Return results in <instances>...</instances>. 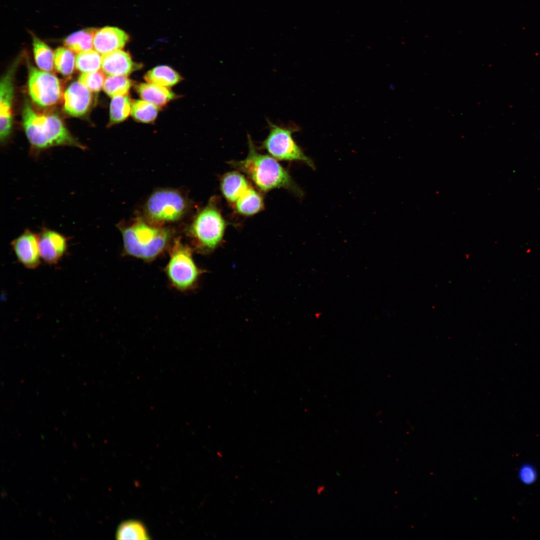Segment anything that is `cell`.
I'll use <instances>...</instances> for the list:
<instances>
[{"instance_id": "cell-1", "label": "cell", "mask_w": 540, "mask_h": 540, "mask_svg": "<svg viewBox=\"0 0 540 540\" xmlns=\"http://www.w3.org/2000/svg\"><path fill=\"white\" fill-rule=\"evenodd\" d=\"M22 118L24 132L31 146V154L35 158L42 151L56 146L86 149L70 134L58 116L38 112L27 100L24 104Z\"/></svg>"}, {"instance_id": "cell-2", "label": "cell", "mask_w": 540, "mask_h": 540, "mask_svg": "<svg viewBox=\"0 0 540 540\" xmlns=\"http://www.w3.org/2000/svg\"><path fill=\"white\" fill-rule=\"evenodd\" d=\"M248 151L242 160H232L230 164L246 174L261 190L266 192L284 188L301 196L302 192L293 180L289 172L268 154L258 152L250 135L248 136Z\"/></svg>"}, {"instance_id": "cell-3", "label": "cell", "mask_w": 540, "mask_h": 540, "mask_svg": "<svg viewBox=\"0 0 540 540\" xmlns=\"http://www.w3.org/2000/svg\"><path fill=\"white\" fill-rule=\"evenodd\" d=\"M124 253L142 260H154L165 249L171 238L166 228L138 220L132 225L120 227Z\"/></svg>"}, {"instance_id": "cell-4", "label": "cell", "mask_w": 540, "mask_h": 540, "mask_svg": "<svg viewBox=\"0 0 540 540\" xmlns=\"http://www.w3.org/2000/svg\"><path fill=\"white\" fill-rule=\"evenodd\" d=\"M226 222L218 205L212 198L196 214L188 232L196 250L203 254L212 252L221 243Z\"/></svg>"}, {"instance_id": "cell-5", "label": "cell", "mask_w": 540, "mask_h": 540, "mask_svg": "<svg viewBox=\"0 0 540 540\" xmlns=\"http://www.w3.org/2000/svg\"><path fill=\"white\" fill-rule=\"evenodd\" d=\"M268 124L269 132L262 143V148L276 160L302 162L314 168L312 160L304 154L293 138V133L300 130L297 125H278L270 120H268Z\"/></svg>"}, {"instance_id": "cell-6", "label": "cell", "mask_w": 540, "mask_h": 540, "mask_svg": "<svg viewBox=\"0 0 540 540\" xmlns=\"http://www.w3.org/2000/svg\"><path fill=\"white\" fill-rule=\"evenodd\" d=\"M202 272L193 259L192 248L180 240H176L166 268V276L172 286L182 291L190 290L196 284Z\"/></svg>"}, {"instance_id": "cell-7", "label": "cell", "mask_w": 540, "mask_h": 540, "mask_svg": "<svg viewBox=\"0 0 540 540\" xmlns=\"http://www.w3.org/2000/svg\"><path fill=\"white\" fill-rule=\"evenodd\" d=\"M186 209L187 202L184 196L172 189H161L154 192L144 206L148 218L156 223L178 220Z\"/></svg>"}, {"instance_id": "cell-8", "label": "cell", "mask_w": 540, "mask_h": 540, "mask_svg": "<svg viewBox=\"0 0 540 540\" xmlns=\"http://www.w3.org/2000/svg\"><path fill=\"white\" fill-rule=\"evenodd\" d=\"M28 90L32 100L42 107L54 106L62 96V88L54 74L40 70L28 63Z\"/></svg>"}, {"instance_id": "cell-9", "label": "cell", "mask_w": 540, "mask_h": 540, "mask_svg": "<svg viewBox=\"0 0 540 540\" xmlns=\"http://www.w3.org/2000/svg\"><path fill=\"white\" fill-rule=\"evenodd\" d=\"M20 58L14 62L3 76L0 84V140L4 143L11 132L14 98L13 78Z\"/></svg>"}, {"instance_id": "cell-10", "label": "cell", "mask_w": 540, "mask_h": 540, "mask_svg": "<svg viewBox=\"0 0 540 540\" xmlns=\"http://www.w3.org/2000/svg\"><path fill=\"white\" fill-rule=\"evenodd\" d=\"M12 250L18 260L28 269H34L40 264L37 234L26 229L11 242Z\"/></svg>"}, {"instance_id": "cell-11", "label": "cell", "mask_w": 540, "mask_h": 540, "mask_svg": "<svg viewBox=\"0 0 540 540\" xmlns=\"http://www.w3.org/2000/svg\"><path fill=\"white\" fill-rule=\"evenodd\" d=\"M37 235L42 259L50 264H57L67 251L66 238L46 227L42 228Z\"/></svg>"}, {"instance_id": "cell-12", "label": "cell", "mask_w": 540, "mask_h": 540, "mask_svg": "<svg viewBox=\"0 0 540 540\" xmlns=\"http://www.w3.org/2000/svg\"><path fill=\"white\" fill-rule=\"evenodd\" d=\"M92 100L90 92L80 82H75L64 92L63 108L71 116H80L88 110Z\"/></svg>"}, {"instance_id": "cell-13", "label": "cell", "mask_w": 540, "mask_h": 540, "mask_svg": "<svg viewBox=\"0 0 540 540\" xmlns=\"http://www.w3.org/2000/svg\"><path fill=\"white\" fill-rule=\"evenodd\" d=\"M128 39L127 34L114 26L96 30L94 37V48L102 54L122 48Z\"/></svg>"}, {"instance_id": "cell-14", "label": "cell", "mask_w": 540, "mask_h": 540, "mask_svg": "<svg viewBox=\"0 0 540 540\" xmlns=\"http://www.w3.org/2000/svg\"><path fill=\"white\" fill-rule=\"evenodd\" d=\"M101 68L107 75L126 76L139 68L140 65L132 60L128 53L119 50L102 54Z\"/></svg>"}, {"instance_id": "cell-15", "label": "cell", "mask_w": 540, "mask_h": 540, "mask_svg": "<svg viewBox=\"0 0 540 540\" xmlns=\"http://www.w3.org/2000/svg\"><path fill=\"white\" fill-rule=\"evenodd\" d=\"M250 186L244 176L238 172L225 174L220 182L222 194L226 199L232 204Z\"/></svg>"}, {"instance_id": "cell-16", "label": "cell", "mask_w": 540, "mask_h": 540, "mask_svg": "<svg viewBox=\"0 0 540 540\" xmlns=\"http://www.w3.org/2000/svg\"><path fill=\"white\" fill-rule=\"evenodd\" d=\"M135 88L142 99L158 107L164 106L176 97L170 90L151 84L140 83Z\"/></svg>"}, {"instance_id": "cell-17", "label": "cell", "mask_w": 540, "mask_h": 540, "mask_svg": "<svg viewBox=\"0 0 540 540\" xmlns=\"http://www.w3.org/2000/svg\"><path fill=\"white\" fill-rule=\"evenodd\" d=\"M264 204L262 196L251 186L233 205L237 212L250 216L261 211Z\"/></svg>"}, {"instance_id": "cell-18", "label": "cell", "mask_w": 540, "mask_h": 540, "mask_svg": "<svg viewBox=\"0 0 540 540\" xmlns=\"http://www.w3.org/2000/svg\"><path fill=\"white\" fill-rule=\"evenodd\" d=\"M96 30L94 28H86L74 32L64 39V45L77 54L92 50Z\"/></svg>"}, {"instance_id": "cell-19", "label": "cell", "mask_w": 540, "mask_h": 540, "mask_svg": "<svg viewBox=\"0 0 540 540\" xmlns=\"http://www.w3.org/2000/svg\"><path fill=\"white\" fill-rule=\"evenodd\" d=\"M144 80L149 84L168 87L178 83L182 80L180 74L168 66H160L146 72Z\"/></svg>"}, {"instance_id": "cell-20", "label": "cell", "mask_w": 540, "mask_h": 540, "mask_svg": "<svg viewBox=\"0 0 540 540\" xmlns=\"http://www.w3.org/2000/svg\"><path fill=\"white\" fill-rule=\"evenodd\" d=\"M34 58L41 70L52 72L54 68V53L50 48L35 36H32Z\"/></svg>"}, {"instance_id": "cell-21", "label": "cell", "mask_w": 540, "mask_h": 540, "mask_svg": "<svg viewBox=\"0 0 540 540\" xmlns=\"http://www.w3.org/2000/svg\"><path fill=\"white\" fill-rule=\"evenodd\" d=\"M144 524L136 520H128L121 523L116 530L118 540H144L149 539Z\"/></svg>"}, {"instance_id": "cell-22", "label": "cell", "mask_w": 540, "mask_h": 540, "mask_svg": "<svg viewBox=\"0 0 540 540\" xmlns=\"http://www.w3.org/2000/svg\"><path fill=\"white\" fill-rule=\"evenodd\" d=\"M132 102L128 94L113 97L110 104V124L124 120L131 112Z\"/></svg>"}, {"instance_id": "cell-23", "label": "cell", "mask_w": 540, "mask_h": 540, "mask_svg": "<svg viewBox=\"0 0 540 540\" xmlns=\"http://www.w3.org/2000/svg\"><path fill=\"white\" fill-rule=\"evenodd\" d=\"M159 107L146 100H134L132 102L131 114L136 120L144 123L153 122L157 116Z\"/></svg>"}, {"instance_id": "cell-24", "label": "cell", "mask_w": 540, "mask_h": 540, "mask_svg": "<svg viewBox=\"0 0 540 540\" xmlns=\"http://www.w3.org/2000/svg\"><path fill=\"white\" fill-rule=\"evenodd\" d=\"M74 53L68 48L60 47L54 52V65L56 70L64 76L71 75L76 66Z\"/></svg>"}, {"instance_id": "cell-25", "label": "cell", "mask_w": 540, "mask_h": 540, "mask_svg": "<svg viewBox=\"0 0 540 540\" xmlns=\"http://www.w3.org/2000/svg\"><path fill=\"white\" fill-rule=\"evenodd\" d=\"M132 86V82L126 76H109L106 78L103 89L110 96L128 94Z\"/></svg>"}, {"instance_id": "cell-26", "label": "cell", "mask_w": 540, "mask_h": 540, "mask_svg": "<svg viewBox=\"0 0 540 540\" xmlns=\"http://www.w3.org/2000/svg\"><path fill=\"white\" fill-rule=\"evenodd\" d=\"M102 66V56L96 50H90L77 54L76 67L83 73L94 72Z\"/></svg>"}, {"instance_id": "cell-27", "label": "cell", "mask_w": 540, "mask_h": 540, "mask_svg": "<svg viewBox=\"0 0 540 540\" xmlns=\"http://www.w3.org/2000/svg\"><path fill=\"white\" fill-rule=\"evenodd\" d=\"M105 80L104 72L100 70L94 72L82 73L78 81L90 92H96L103 88Z\"/></svg>"}, {"instance_id": "cell-28", "label": "cell", "mask_w": 540, "mask_h": 540, "mask_svg": "<svg viewBox=\"0 0 540 540\" xmlns=\"http://www.w3.org/2000/svg\"><path fill=\"white\" fill-rule=\"evenodd\" d=\"M518 476L520 481L524 484H533L537 478V472L530 464H524L519 468Z\"/></svg>"}]
</instances>
